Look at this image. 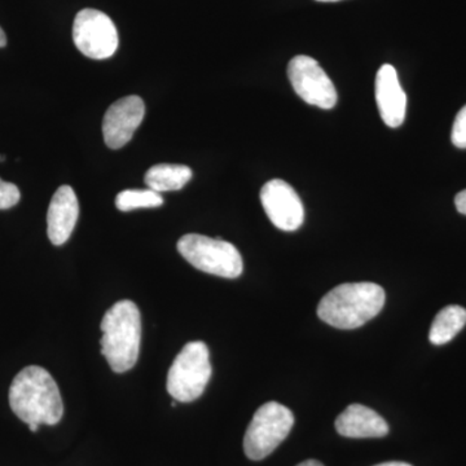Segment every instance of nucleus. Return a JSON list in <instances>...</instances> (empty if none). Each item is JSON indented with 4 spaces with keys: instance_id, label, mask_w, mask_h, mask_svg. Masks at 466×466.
I'll return each mask as SVG.
<instances>
[{
    "instance_id": "1",
    "label": "nucleus",
    "mask_w": 466,
    "mask_h": 466,
    "mask_svg": "<svg viewBox=\"0 0 466 466\" xmlns=\"http://www.w3.org/2000/svg\"><path fill=\"white\" fill-rule=\"evenodd\" d=\"M9 406L25 424L56 425L63 419L64 403L56 381L45 368H24L9 388Z\"/></svg>"
},
{
    "instance_id": "2",
    "label": "nucleus",
    "mask_w": 466,
    "mask_h": 466,
    "mask_svg": "<svg viewBox=\"0 0 466 466\" xmlns=\"http://www.w3.org/2000/svg\"><path fill=\"white\" fill-rule=\"evenodd\" d=\"M101 354L116 373L133 370L142 342V317L133 300L116 302L104 315L100 324Z\"/></svg>"
},
{
    "instance_id": "3",
    "label": "nucleus",
    "mask_w": 466,
    "mask_h": 466,
    "mask_svg": "<svg viewBox=\"0 0 466 466\" xmlns=\"http://www.w3.org/2000/svg\"><path fill=\"white\" fill-rule=\"evenodd\" d=\"M386 294L375 283H346L325 294L318 315L339 329H357L377 317L385 306Z\"/></svg>"
},
{
    "instance_id": "4",
    "label": "nucleus",
    "mask_w": 466,
    "mask_h": 466,
    "mask_svg": "<svg viewBox=\"0 0 466 466\" xmlns=\"http://www.w3.org/2000/svg\"><path fill=\"white\" fill-rule=\"evenodd\" d=\"M177 251L195 268L219 278L236 279L244 269L238 248L220 238L191 233L180 238Z\"/></svg>"
},
{
    "instance_id": "5",
    "label": "nucleus",
    "mask_w": 466,
    "mask_h": 466,
    "mask_svg": "<svg viewBox=\"0 0 466 466\" xmlns=\"http://www.w3.org/2000/svg\"><path fill=\"white\" fill-rule=\"evenodd\" d=\"M208 346L201 341L187 343L168 370L167 388L175 400L189 403L204 394L210 381L211 364Z\"/></svg>"
},
{
    "instance_id": "6",
    "label": "nucleus",
    "mask_w": 466,
    "mask_h": 466,
    "mask_svg": "<svg viewBox=\"0 0 466 466\" xmlns=\"http://www.w3.org/2000/svg\"><path fill=\"white\" fill-rule=\"evenodd\" d=\"M294 416L289 408L268 401L257 410L244 438L245 455L253 461L266 459L289 435Z\"/></svg>"
},
{
    "instance_id": "7",
    "label": "nucleus",
    "mask_w": 466,
    "mask_h": 466,
    "mask_svg": "<svg viewBox=\"0 0 466 466\" xmlns=\"http://www.w3.org/2000/svg\"><path fill=\"white\" fill-rule=\"evenodd\" d=\"M73 39L85 56L94 60L112 57L118 48V33L109 16L97 9L78 12L73 25Z\"/></svg>"
},
{
    "instance_id": "8",
    "label": "nucleus",
    "mask_w": 466,
    "mask_h": 466,
    "mask_svg": "<svg viewBox=\"0 0 466 466\" xmlns=\"http://www.w3.org/2000/svg\"><path fill=\"white\" fill-rule=\"evenodd\" d=\"M288 78L296 94L309 106L327 110L336 106L339 100L336 87L315 58L303 55L291 58Z\"/></svg>"
},
{
    "instance_id": "9",
    "label": "nucleus",
    "mask_w": 466,
    "mask_h": 466,
    "mask_svg": "<svg viewBox=\"0 0 466 466\" xmlns=\"http://www.w3.org/2000/svg\"><path fill=\"white\" fill-rule=\"evenodd\" d=\"M260 202L272 225L281 231H297L305 220V208L299 193L284 180L267 182L260 191Z\"/></svg>"
},
{
    "instance_id": "10",
    "label": "nucleus",
    "mask_w": 466,
    "mask_h": 466,
    "mask_svg": "<svg viewBox=\"0 0 466 466\" xmlns=\"http://www.w3.org/2000/svg\"><path fill=\"white\" fill-rule=\"evenodd\" d=\"M144 116L146 104L137 95L122 97L113 103L103 119V135L106 146L112 149L125 147L142 125Z\"/></svg>"
},
{
    "instance_id": "11",
    "label": "nucleus",
    "mask_w": 466,
    "mask_h": 466,
    "mask_svg": "<svg viewBox=\"0 0 466 466\" xmlns=\"http://www.w3.org/2000/svg\"><path fill=\"white\" fill-rule=\"evenodd\" d=\"M376 101L383 124L400 127L406 119L407 96L394 66H382L376 76Z\"/></svg>"
},
{
    "instance_id": "12",
    "label": "nucleus",
    "mask_w": 466,
    "mask_h": 466,
    "mask_svg": "<svg viewBox=\"0 0 466 466\" xmlns=\"http://www.w3.org/2000/svg\"><path fill=\"white\" fill-rule=\"evenodd\" d=\"M79 217V204L75 189L61 186L50 202L47 213V235L52 244H66L75 231Z\"/></svg>"
},
{
    "instance_id": "13",
    "label": "nucleus",
    "mask_w": 466,
    "mask_h": 466,
    "mask_svg": "<svg viewBox=\"0 0 466 466\" xmlns=\"http://www.w3.org/2000/svg\"><path fill=\"white\" fill-rule=\"evenodd\" d=\"M337 433L346 438H382L389 433V425L379 413L363 404H350L337 417Z\"/></svg>"
},
{
    "instance_id": "14",
    "label": "nucleus",
    "mask_w": 466,
    "mask_h": 466,
    "mask_svg": "<svg viewBox=\"0 0 466 466\" xmlns=\"http://www.w3.org/2000/svg\"><path fill=\"white\" fill-rule=\"evenodd\" d=\"M192 175L191 168L184 165L159 164L147 171L144 182L158 193L179 191L192 179Z\"/></svg>"
},
{
    "instance_id": "15",
    "label": "nucleus",
    "mask_w": 466,
    "mask_h": 466,
    "mask_svg": "<svg viewBox=\"0 0 466 466\" xmlns=\"http://www.w3.org/2000/svg\"><path fill=\"white\" fill-rule=\"evenodd\" d=\"M466 325V309L461 306H447L438 312L431 324L429 339L433 345H446L458 336Z\"/></svg>"
},
{
    "instance_id": "16",
    "label": "nucleus",
    "mask_w": 466,
    "mask_h": 466,
    "mask_svg": "<svg viewBox=\"0 0 466 466\" xmlns=\"http://www.w3.org/2000/svg\"><path fill=\"white\" fill-rule=\"evenodd\" d=\"M164 204L161 193L153 189H126L118 193L116 207L121 211H131L135 208H158Z\"/></svg>"
},
{
    "instance_id": "17",
    "label": "nucleus",
    "mask_w": 466,
    "mask_h": 466,
    "mask_svg": "<svg viewBox=\"0 0 466 466\" xmlns=\"http://www.w3.org/2000/svg\"><path fill=\"white\" fill-rule=\"evenodd\" d=\"M21 193L14 183L0 179V210L14 208L20 201Z\"/></svg>"
},
{
    "instance_id": "18",
    "label": "nucleus",
    "mask_w": 466,
    "mask_h": 466,
    "mask_svg": "<svg viewBox=\"0 0 466 466\" xmlns=\"http://www.w3.org/2000/svg\"><path fill=\"white\" fill-rule=\"evenodd\" d=\"M451 140L458 148L466 149V106L456 116Z\"/></svg>"
},
{
    "instance_id": "19",
    "label": "nucleus",
    "mask_w": 466,
    "mask_h": 466,
    "mask_svg": "<svg viewBox=\"0 0 466 466\" xmlns=\"http://www.w3.org/2000/svg\"><path fill=\"white\" fill-rule=\"evenodd\" d=\"M455 205L459 213L464 214V216H466V189L465 191L460 192L458 195H456Z\"/></svg>"
},
{
    "instance_id": "20",
    "label": "nucleus",
    "mask_w": 466,
    "mask_h": 466,
    "mask_svg": "<svg viewBox=\"0 0 466 466\" xmlns=\"http://www.w3.org/2000/svg\"><path fill=\"white\" fill-rule=\"evenodd\" d=\"M297 466H324L321 462L317 461V460H308V461L300 462L299 465Z\"/></svg>"
},
{
    "instance_id": "21",
    "label": "nucleus",
    "mask_w": 466,
    "mask_h": 466,
    "mask_svg": "<svg viewBox=\"0 0 466 466\" xmlns=\"http://www.w3.org/2000/svg\"><path fill=\"white\" fill-rule=\"evenodd\" d=\"M5 46H7V36H5V33L0 27V48L5 47Z\"/></svg>"
},
{
    "instance_id": "22",
    "label": "nucleus",
    "mask_w": 466,
    "mask_h": 466,
    "mask_svg": "<svg viewBox=\"0 0 466 466\" xmlns=\"http://www.w3.org/2000/svg\"><path fill=\"white\" fill-rule=\"evenodd\" d=\"M376 466H412V465L407 464V462L391 461V462H383V464H379Z\"/></svg>"
},
{
    "instance_id": "23",
    "label": "nucleus",
    "mask_w": 466,
    "mask_h": 466,
    "mask_svg": "<svg viewBox=\"0 0 466 466\" xmlns=\"http://www.w3.org/2000/svg\"><path fill=\"white\" fill-rule=\"evenodd\" d=\"M317 2L334 3V2H341V0H317Z\"/></svg>"
},
{
    "instance_id": "24",
    "label": "nucleus",
    "mask_w": 466,
    "mask_h": 466,
    "mask_svg": "<svg viewBox=\"0 0 466 466\" xmlns=\"http://www.w3.org/2000/svg\"><path fill=\"white\" fill-rule=\"evenodd\" d=\"M5 156H0V161H5Z\"/></svg>"
}]
</instances>
